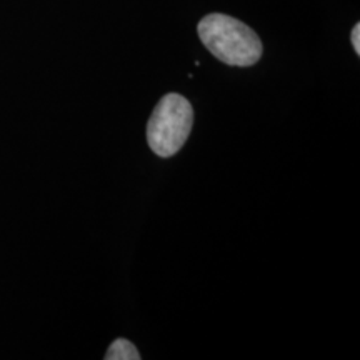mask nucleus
<instances>
[{
    "mask_svg": "<svg viewBox=\"0 0 360 360\" xmlns=\"http://www.w3.org/2000/svg\"><path fill=\"white\" fill-rule=\"evenodd\" d=\"M105 360H139L141 354L135 349V345L130 340L117 339L112 342V345L107 350Z\"/></svg>",
    "mask_w": 360,
    "mask_h": 360,
    "instance_id": "obj_3",
    "label": "nucleus"
},
{
    "mask_svg": "<svg viewBox=\"0 0 360 360\" xmlns=\"http://www.w3.org/2000/svg\"><path fill=\"white\" fill-rule=\"evenodd\" d=\"M352 45L355 49V53H360V25L357 24L352 30Z\"/></svg>",
    "mask_w": 360,
    "mask_h": 360,
    "instance_id": "obj_4",
    "label": "nucleus"
},
{
    "mask_svg": "<svg viewBox=\"0 0 360 360\" xmlns=\"http://www.w3.org/2000/svg\"><path fill=\"white\" fill-rule=\"evenodd\" d=\"M193 109L191 102L179 94L162 97L147 124V142L159 157H172L191 135Z\"/></svg>",
    "mask_w": 360,
    "mask_h": 360,
    "instance_id": "obj_2",
    "label": "nucleus"
},
{
    "mask_svg": "<svg viewBox=\"0 0 360 360\" xmlns=\"http://www.w3.org/2000/svg\"><path fill=\"white\" fill-rule=\"evenodd\" d=\"M199 37L207 51L227 65L249 67L262 57V42L259 35L244 22L210 13L199 22Z\"/></svg>",
    "mask_w": 360,
    "mask_h": 360,
    "instance_id": "obj_1",
    "label": "nucleus"
}]
</instances>
